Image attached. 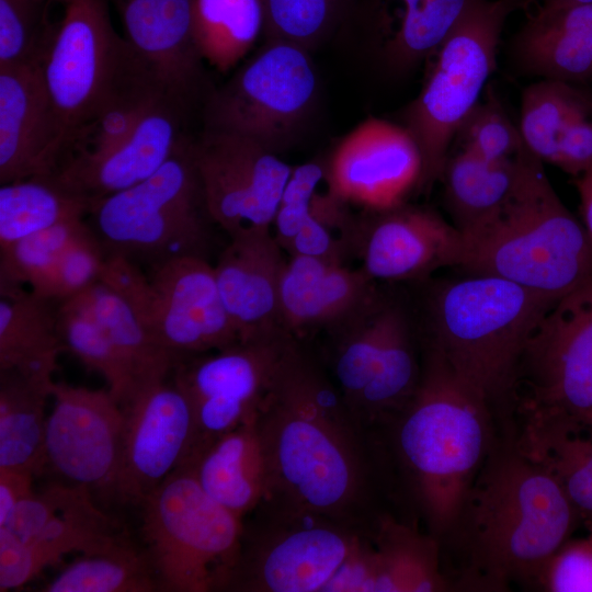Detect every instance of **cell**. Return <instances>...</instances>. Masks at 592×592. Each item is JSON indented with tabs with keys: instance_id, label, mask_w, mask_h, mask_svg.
<instances>
[{
	"instance_id": "obj_1",
	"label": "cell",
	"mask_w": 592,
	"mask_h": 592,
	"mask_svg": "<svg viewBox=\"0 0 592 592\" xmlns=\"http://www.w3.org/2000/svg\"><path fill=\"white\" fill-rule=\"evenodd\" d=\"M267 476L263 500L366 534L377 506L379 443L326 365L295 340L257 415Z\"/></svg>"
},
{
	"instance_id": "obj_2",
	"label": "cell",
	"mask_w": 592,
	"mask_h": 592,
	"mask_svg": "<svg viewBox=\"0 0 592 592\" xmlns=\"http://www.w3.org/2000/svg\"><path fill=\"white\" fill-rule=\"evenodd\" d=\"M578 520L558 481L523 454L506 430L441 546L457 549L459 587L504 591L511 583H538Z\"/></svg>"
},
{
	"instance_id": "obj_3",
	"label": "cell",
	"mask_w": 592,
	"mask_h": 592,
	"mask_svg": "<svg viewBox=\"0 0 592 592\" xmlns=\"http://www.w3.org/2000/svg\"><path fill=\"white\" fill-rule=\"evenodd\" d=\"M488 401L422 345V374L407 406L385 426L407 492L441 543L497 441Z\"/></svg>"
},
{
	"instance_id": "obj_4",
	"label": "cell",
	"mask_w": 592,
	"mask_h": 592,
	"mask_svg": "<svg viewBox=\"0 0 592 592\" xmlns=\"http://www.w3.org/2000/svg\"><path fill=\"white\" fill-rule=\"evenodd\" d=\"M557 300L478 274L435 283L419 318L422 345L509 423L517 365L532 331Z\"/></svg>"
},
{
	"instance_id": "obj_5",
	"label": "cell",
	"mask_w": 592,
	"mask_h": 592,
	"mask_svg": "<svg viewBox=\"0 0 592 592\" xmlns=\"http://www.w3.org/2000/svg\"><path fill=\"white\" fill-rule=\"evenodd\" d=\"M462 236L458 269L466 274L496 276L554 300L592 282V241L528 149L505 205Z\"/></svg>"
},
{
	"instance_id": "obj_6",
	"label": "cell",
	"mask_w": 592,
	"mask_h": 592,
	"mask_svg": "<svg viewBox=\"0 0 592 592\" xmlns=\"http://www.w3.org/2000/svg\"><path fill=\"white\" fill-rule=\"evenodd\" d=\"M527 0H469L442 42L419 94L402 111V125L423 158L422 189L440 181L455 135L496 68L508 18Z\"/></svg>"
},
{
	"instance_id": "obj_7",
	"label": "cell",
	"mask_w": 592,
	"mask_h": 592,
	"mask_svg": "<svg viewBox=\"0 0 592 592\" xmlns=\"http://www.w3.org/2000/svg\"><path fill=\"white\" fill-rule=\"evenodd\" d=\"M141 538L159 591H224L242 520L213 500L181 465L139 504Z\"/></svg>"
},
{
	"instance_id": "obj_8",
	"label": "cell",
	"mask_w": 592,
	"mask_h": 592,
	"mask_svg": "<svg viewBox=\"0 0 592 592\" xmlns=\"http://www.w3.org/2000/svg\"><path fill=\"white\" fill-rule=\"evenodd\" d=\"M189 138L146 180L92 203L89 216L110 253L157 262L205 257L213 223Z\"/></svg>"
},
{
	"instance_id": "obj_9",
	"label": "cell",
	"mask_w": 592,
	"mask_h": 592,
	"mask_svg": "<svg viewBox=\"0 0 592 592\" xmlns=\"http://www.w3.org/2000/svg\"><path fill=\"white\" fill-rule=\"evenodd\" d=\"M364 535L263 500L242 520L238 557L224 591L325 592Z\"/></svg>"
},
{
	"instance_id": "obj_10",
	"label": "cell",
	"mask_w": 592,
	"mask_h": 592,
	"mask_svg": "<svg viewBox=\"0 0 592 592\" xmlns=\"http://www.w3.org/2000/svg\"><path fill=\"white\" fill-rule=\"evenodd\" d=\"M513 413L592 430V282L557 300L521 354Z\"/></svg>"
},
{
	"instance_id": "obj_11",
	"label": "cell",
	"mask_w": 592,
	"mask_h": 592,
	"mask_svg": "<svg viewBox=\"0 0 592 592\" xmlns=\"http://www.w3.org/2000/svg\"><path fill=\"white\" fill-rule=\"evenodd\" d=\"M318 80L310 52L283 41H265L204 100V128L237 133L280 153L312 112Z\"/></svg>"
},
{
	"instance_id": "obj_12",
	"label": "cell",
	"mask_w": 592,
	"mask_h": 592,
	"mask_svg": "<svg viewBox=\"0 0 592 592\" xmlns=\"http://www.w3.org/2000/svg\"><path fill=\"white\" fill-rule=\"evenodd\" d=\"M60 4L39 69L69 137L117 92L150 72L116 33L107 0Z\"/></svg>"
},
{
	"instance_id": "obj_13",
	"label": "cell",
	"mask_w": 592,
	"mask_h": 592,
	"mask_svg": "<svg viewBox=\"0 0 592 592\" xmlns=\"http://www.w3.org/2000/svg\"><path fill=\"white\" fill-rule=\"evenodd\" d=\"M287 331L175 361L171 376L187 398L193 440L183 464L254 419L295 342ZM182 464V465H183Z\"/></svg>"
},
{
	"instance_id": "obj_14",
	"label": "cell",
	"mask_w": 592,
	"mask_h": 592,
	"mask_svg": "<svg viewBox=\"0 0 592 592\" xmlns=\"http://www.w3.org/2000/svg\"><path fill=\"white\" fill-rule=\"evenodd\" d=\"M192 158L206 207L228 236L270 227L293 167L247 136L204 128L192 138Z\"/></svg>"
},
{
	"instance_id": "obj_15",
	"label": "cell",
	"mask_w": 592,
	"mask_h": 592,
	"mask_svg": "<svg viewBox=\"0 0 592 592\" xmlns=\"http://www.w3.org/2000/svg\"><path fill=\"white\" fill-rule=\"evenodd\" d=\"M47 415L46 469L61 482L113 494L119 469L125 415L105 389L55 382Z\"/></svg>"
},
{
	"instance_id": "obj_16",
	"label": "cell",
	"mask_w": 592,
	"mask_h": 592,
	"mask_svg": "<svg viewBox=\"0 0 592 592\" xmlns=\"http://www.w3.org/2000/svg\"><path fill=\"white\" fill-rule=\"evenodd\" d=\"M423 158L400 123L369 117L342 137L325 160L329 192L361 212H378L408 202L423 184Z\"/></svg>"
},
{
	"instance_id": "obj_17",
	"label": "cell",
	"mask_w": 592,
	"mask_h": 592,
	"mask_svg": "<svg viewBox=\"0 0 592 592\" xmlns=\"http://www.w3.org/2000/svg\"><path fill=\"white\" fill-rule=\"evenodd\" d=\"M121 406L125 422L113 496L139 506L184 463L193 440V414L171 374L140 384Z\"/></svg>"
},
{
	"instance_id": "obj_18",
	"label": "cell",
	"mask_w": 592,
	"mask_h": 592,
	"mask_svg": "<svg viewBox=\"0 0 592 592\" xmlns=\"http://www.w3.org/2000/svg\"><path fill=\"white\" fill-rule=\"evenodd\" d=\"M146 322L175 361L239 342L215 269L204 257L179 255L155 264Z\"/></svg>"
},
{
	"instance_id": "obj_19",
	"label": "cell",
	"mask_w": 592,
	"mask_h": 592,
	"mask_svg": "<svg viewBox=\"0 0 592 592\" xmlns=\"http://www.w3.org/2000/svg\"><path fill=\"white\" fill-rule=\"evenodd\" d=\"M463 236L434 209L403 203L356 214L352 254L377 283L423 282L440 269L458 267Z\"/></svg>"
},
{
	"instance_id": "obj_20",
	"label": "cell",
	"mask_w": 592,
	"mask_h": 592,
	"mask_svg": "<svg viewBox=\"0 0 592 592\" xmlns=\"http://www.w3.org/2000/svg\"><path fill=\"white\" fill-rule=\"evenodd\" d=\"M454 590L439 539L382 512L326 592H443Z\"/></svg>"
},
{
	"instance_id": "obj_21",
	"label": "cell",
	"mask_w": 592,
	"mask_h": 592,
	"mask_svg": "<svg viewBox=\"0 0 592 592\" xmlns=\"http://www.w3.org/2000/svg\"><path fill=\"white\" fill-rule=\"evenodd\" d=\"M189 110L164 96L126 139L98 155L60 162L53 177L91 203L128 189L158 171L190 138L184 130Z\"/></svg>"
},
{
	"instance_id": "obj_22",
	"label": "cell",
	"mask_w": 592,
	"mask_h": 592,
	"mask_svg": "<svg viewBox=\"0 0 592 592\" xmlns=\"http://www.w3.org/2000/svg\"><path fill=\"white\" fill-rule=\"evenodd\" d=\"M124 39L173 100L191 109L204 88L193 31V0H107Z\"/></svg>"
},
{
	"instance_id": "obj_23",
	"label": "cell",
	"mask_w": 592,
	"mask_h": 592,
	"mask_svg": "<svg viewBox=\"0 0 592 592\" xmlns=\"http://www.w3.org/2000/svg\"><path fill=\"white\" fill-rule=\"evenodd\" d=\"M67 139L39 67L0 69V183L53 175Z\"/></svg>"
},
{
	"instance_id": "obj_24",
	"label": "cell",
	"mask_w": 592,
	"mask_h": 592,
	"mask_svg": "<svg viewBox=\"0 0 592 592\" xmlns=\"http://www.w3.org/2000/svg\"><path fill=\"white\" fill-rule=\"evenodd\" d=\"M284 253L272 228L254 227L229 236L219 254L216 281L239 342L284 330L280 315Z\"/></svg>"
},
{
	"instance_id": "obj_25",
	"label": "cell",
	"mask_w": 592,
	"mask_h": 592,
	"mask_svg": "<svg viewBox=\"0 0 592 592\" xmlns=\"http://www.w3.org/2000/svg\"><path fill=\"white\" fill-rule=\"evenodd\" d=\"M379 288L361 267L289 257L280 285L282 327L299 341L319 331L327 333L361 310Z\"/></svg>"
},
{
	"instance_id": "obj_26",
	"label": "cell",
	"mask_w": 592,
	"mask_h": 592,
	"mask_svg": "<svg viewBox=\"0 0 592 592\" xmlns=\"http://www.w3.org/2000/svg\"><path fill=\"white\" fill-rule=\"evenodd\" d=\"M468 2L355 0L350 22L358 25L384 71L402 77L435 53Z\"/></svg>"
},
{
	"instance_id": "obj_27",
	"label": "cell",
	"mask_w": 592,
	"mask_h": 592,
	"mask_svg": "<svg viewBox=\"0 0 592 592\" xmlns=\"http://www.w3.org/2000/svg\"><path fill=\"white\" fill-rule=\"evenodd\" d=\"M516 66L542 79H592V2L536 7L515 34Z\"/></svg>"
},
{
	"instance_id": "obj_28",
	"label": "cell",
	"mask_w": 592,
	"mask_h": 592,
	"mask_svg": "<svg viewBox=\"0 0 592 592\" xmlns=\"http://www.w3.org/2000/svg\"><path fill=\"white\" fill-rule=\"evenodd\" d=\"M32 512L41 531L25 543L42 569L70 553L106 551L125 538L115 532L112 519L84 487L61 481L50 483L34 493Z\"/></svg>"
},
{
	"instance_id": "obj_29",
	"label": "cell",
	"mask_w": 592,
	"mask_h": 592,
	"mask_svg": "<svg viewBox=\"0 0 592 592\" xmlns=\"http://www.w3.org/2000/svg\"><path fill=\"white\" fill-rule=\"evenodd\" d=\"M421 349L419 318L397 295L373 376L353 410L369 431L385 426L413 397L422 374Z\"/></svg>"
},
{
	"instance_id": "obj_30",
	"label": "cell",
	"mask_w": 592,
	"mask_h": 592,
	"mask_svg": "<svg viewBox=\"0 0 592 592\" xmlns=\"http://www.w3.org/2000/svg\"><path fill=\"white\" fill-rule=\"evenodd\" d=\"M191 467L202 489L217 503L243 520L264 499L266 465L257 417L221 435Z\"/></svg>"
},
{
	"instance_id": "obj_31",
	"label": "cell",
	"mask_w": 592,
	"mask_h": 592,
	"mask_svg": "<svg viewBox=\"0 0 592 592\" xmlns=\"http://www.w3.org/2000/svg\"><path fill=\"white\" fill-rule=\"evenodd\" d=\"M27 289L0 294V371H15L47 385L62 351L57 312Z\"/></svg>"
},
{
	"instance_id": "obj_32",
	"label": "cell",
	"mask_w": 592,
	"mask_h": 592,
	"mask_svg": "<svg viewBox=\"0 0 592 592\" xmlns=\"http://www.w3.org/2000/svg\"><path fill=\"white\" fill-rule=\"evenodd\" d=\"M524 152L501 162L462 148L448 153L440 181L451 223L462 235L488 221L505 205L516 186Z\"/></svg>"
},
{
	"instance_id": "obj_33",
	"label": "cell",
	"mask_w": 592,
	"mask_h": 592,
	"mask_svg": "<svg viewBox=\"0 0 592 592\" xmlns=\"http://www.w3.org/2000/svg\"><path fill=\"white\" fill-rule=\"evenodd\" d=\"M583 432L557 421L525 419L513 436L523 454L554 476L592 530V436Z\"/></svg>"
},
{
	"instance_id": "obj_34",
	"label": "cell",
	"mask_w": 592,
	"mask_h": 592,
	"mask_svg": "<svg viewBox=\"0 0 592 592\" xmlns=\"http://www.w3.org/2000/svg\"><path fill=\"white\" fill-rule=\"evenodd\" d=\"M396 296L380 287L361 310L326 333V367L352 412L373 376Z\"/></svg>"
},
{
	"instance_id": "obj_35",
	"label": "cell",
	"mask_w": 592,
	"mask_h": 592,
	"mask_svg": "<svg viewBox=\"0 0 592 592\" xmlns=\"http://www.w3.org/2000/svg\"><path fill=\"white\" fill-rule=\"evenodd\" d=\"M53 386L0 371V467L34 476L46 469L45 407Z\"/></svg>"
},
{
	"instance_id": "obj_36",
	"label": "cell",
	"mask_w": 592,
	"mask_h": 592,
	"mask_svg": "<svg viewBox=\"0 0 592 592\" xmlns=\"http://www.w3.org/2000/svg\"><path fill=\"white\" fill-rule=\"evenodd\" d=\"M92 203L53 175L0 186V250L36 232L89 216Z\"/></svg>"
},
{
	"instance_id": "obj_37",
	"label": "cell",
	"mask_w": 592,
	"mask_h": 592,
	"mask_svg": "<svg viewBox=\"0 0 592 592\" xmlns=\"http://www.w3.org/2000/svg\"><path fill=\"white\" fill-rule=\"evenodd\" d=\"M265 29L262 0H193L194 38L202 59L219 72L237 67Z\"/></svg>"
},
{
	"instance_id": "obj_38",
	"label": "cell",
	"mask_w": 592,
	"mask_h": 592,
	"mask_svg": "<svg viewBox=\"0 0 592 592\" xmlns=\"http://www.w3.org/2000/svg\"><path fill=\"white\" fill-rule=\"evenodd\" d=\"M80 295L133 371L137 387L171 374L175 358L157 342L143 317L125 298L100 281Z\"/></svg>"
},
{
	"instance_id": "obj_39",
	"label": "cell",
	"mask_w": 592,
	"mask_h": 592,
	"mask_svg": "<svg viewBox=\"0 0 592 592\" xmlns=\"http://www.w3.org/2000/svg\"><path fill=\"white\" fill-rule=\"evenodd\" d=\"M44 592H153L159 591L149 559L127 537L113 548L82 555L60 571Z\"/></svg>"
},
{
	"instance_id": "obj_40",
	"label": "cell",
	"mask_w": 592,
	"mask_h": 592,
	"mask_svg": "<svg viewBox=\"0 0 592 592\" xmlns=\"http://www.w3.org/2000/svg\"><path fill=\"white\" fill-rule=\"evenodd\" d=\"M56 312L65 350L71 352L88 369L100 374L110 394L121 405L137 387L135 375L109 340L84 298L78 294L66 299L59 303Z\"/></svg>"
},
{
	"instance_id": "obj_41",
	"label": "cell",
	"mask_w": 592,
	"mask_h": 592,
	"mask_svg": "<svg viewBox=\"0 0 592 592\" xmlns=\"http://www.w3.org/2000/svg\"><path fill=\"white\" fill-rule=\"evenodd\" d=\"M591 95L571 82L542 79L522 94L520 132L540 161L555 163L560 139Z\"/></svg>"
},
{
	"instance_id": "obj_42",
	"label": "cell",
	"mask_w": 592,
	"mask_h": 592,
	"mask_svg": "<svg viewBox=\"0 0 592 592\" xmlns=\"http://www.w3.org/2000/svg\"><path fill=\"white\" fill-rule=\"evenodd\" d=\"M265 41H283L310 52L350 22L355 0H262Z\"/></svg>"
},
{
	"instance_id": "obj_43",
	"label": "cell",
	"mask_w": 592,
	"mask_h": 592,
	"mask_svg": "<svg viewBox=\"0 0 592 592\" xmlns=\"http://www.w3.org/2000/svg\"><path fill=\"white\" fill-rule=\"evenodd\" d=\"M89 225L86 218L62 223L0 250V294L34 291L58 259Z\"/></svg>"
},
{
	"instance_id": "obj_44",
	"label": "cell",
	"mask_w": 592,
	"mask_h": 592,
	"mask_svg": "<svg viewBox=\"0 0 592 592\" xmlns=\"http://www.w3.org/2000/svg\"><path fill=\"white\" fill-rule=\"evenodd\" d=\"M50 3L39 0H0V69L39 67L53 36Z\"/></svg>"
},
{
	"instance_id": "obj_45",
	"label": "cell",
	"mask_w": 592,
	"mask_h": 592,
	"mask_svg": "<svg viewBox=\"0 0 592 592\" xmlns=\"http://www.w3.org/2000/svg\"><path fill=\"white\" fill-rule=\"evenodd\" d=\"M453 144L493 162L515 160L527 149L520 128L490 93L463 122Z\"/></svg>"
},
{
	"instance_id": "obj_46",
	"label": "cell",
	"mask_w": 592,
	"mask_h": 592,
	"mask_svg": "<svg viewBox=\"0 0 592 592\" xmlns=\"http://www.w3.org/2000/svg\"><path fill=\"white\" fill-rule=\"evenodd\" d=\"M106 254L89 226L62 252L47 277L31 293L59 303L69 299L99 282Z\"/></svg>"
},
{
	"instance_id": "obj_47",
	"label": "cell",
	"mask_w": 592,
	"mask_h": 592,
	"mask_svg": "<svg viewBox=\"0 0 592 592\" xmlns=\"http://www.w3.org/2000/svg\"><path fill=\"white\" fill-rule=\"evenodd\" d=\"M323 182L325 160L309 161L293 168L272 225L273 235L284 251L299 231L314 196Z\"/></svg>"
},
{
	"instance_id": "obj_48",
	"label": "cell",
	"mask_w": 592,
	"mask_h": 592,
	"mask_svg": "<svg viewBox=\"0 0 592 592\" xmlns=\"http://www.w3.org/2000/svg\"><path fill=\"white\" fill-rule=\"evenodd\" d=\"M554 164L574 178L592 166V96L565 130Z\"/></svg>"
},
{
	"instance_id": "obj_49",
	"label": "cell",
	"mask_w": 592,
	"mask_h": 592,
	"mask_svg": "<svg viewBox=\"0 0 592 592\" xmlns=\"http://www.w3.org/2000/svg\"><path fill=\"white\" fill-rule=\"evenodd\" d=\"M41 571L30 545L0 527V591L21 588Z\"/></svg>"
},
{
	"instance_id": "obj_50",
	"label": "cell",
	"mask_w": 592,
	"mask_h": 592,
	"mask_svg": "<svg viewBox=\"0 0 592 592\" xmlns=\"http://www.w3.org/2000/svg\"><path fill=\"white\" fill-rule=\"evenodd\" d=\"M33 477L29 471L0 467V526L8 522L19 503L33 492Z\"/></svg>"
},
{
	"instance_id": "obj_51",
	"label": "cell",
	"mask_w": 592,
	"mask_h": 592,
	"mask_svg": "<svg viewBox=\"0 0 592 592\" xmlns=\"http://www.w3.org/2000/svg\"><path fill=\"white\" fill-rule=\"evenodd\" d=\"M583 226L592 241V166L576 178Z\"/></svg>"
},
{
	"instance_id": "obj_52",
	"label": "cell",
	"mask_w": 592,
	"mask_h": 592,
	"mask_svg": "<svg viewBox=\"0 0 592 592\" xmlns=\"http://www.w3.org/2000/svg\"><path fill=\"white\" fill-rule=\"evenodd\" d=\"M533 0H527L528 3H531ZM537 2V7H557V5H569V4H577V3H588L592 2V0H535Z\"/></svg>"
},
{
	"instance_id": "obj_53",
	"label": "cell",
	"mask_w": 592,
	"mask_h": 592,
	"mask_svg": "<svg viewBox=\"0 0 592 592\" xmlns=\"http://www.w3.org/2000/svg\"><path fill=\"white\" fill-rule=\"evenodd\" d=\"M592 531V530H591ZM588 539V543H589V549H590V560H591V566H592V533L590 535Z\"/></svg>"
},
{
	"instance_id": "obj_54",
	"label": "cell",
	"mask_w": 592,
	"mask_h": 592,
	"mask_svg": "<svg viewBox=\"0 0 592 592\" xmlns=\"http://www.w3.org/2000/svg\"><path fill=\"white\" fill-rule=\"evenodd\" d=\"M39 1L48 2V3H53V2L61 3L62 2V0H39Z\"/></svg>"
}]
</instances>
